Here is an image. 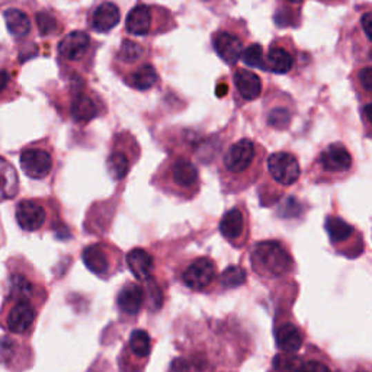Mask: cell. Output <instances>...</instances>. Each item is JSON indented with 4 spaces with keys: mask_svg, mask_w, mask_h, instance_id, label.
Listing matches in <instances>:
<instances>
[{
    "mask_svg": "<svg viewBox=\"0 0 372 372\" xmlns=\"http://www.w3.org/2000/svg\"><path fill=\"white\" fill-rule=\"evenodd\" d=\"M269 372H339L329 355L315 346H307L302 355L280 352L272 360Z\"/></svg>",
    "mask_w": 372,
    "mask_h": 372,
    "instance_id": "cell-12",
    "label": "cell"
},
{
    "mask_svg": "<svg viewBox=\"0 0 372 372\" xmlns=\"http://www.w3.org/2000/svg\"><path fill=\"white\" fill-rule=\"evenodd\" d=\"M128 269L135 277L137 281L148 282L155 280V275L157 271V262L155 255L146 247H134L126 257Z\"/></svg>",
    "mask_w": 372,
    "mask_h": 372,
    "instance_id": "cell-26",
    "label": "cell"
},
{
    "mask_svg": "<svg viewBox=\"0 0 372 372\" xmlns=\"http://www.w3.org/2000/svg\"><path fill=\"white\" fill-rule=\"evenodd\" d=\"M151 298V289L143 285L140 281H130L124 284L118 291L115 302L121 317L124 319H135L143 309L147 307Z\"/></svg>",
    "mask_w": 372,
    "mask_h": 372,
    "instance_id": "cell-21",
    "label": "cell"
},
{
    "mask_svg": "<svg viewBox=\"0 0 372 372\" xmlns=\"http://www.w3.org/2000/svg\"><path fill=\"white\" fill-rule=\"evenodd\" d=\"M8 309H5L3 326L12 333L23 335L28 333L37 322L38 310L41 302L26 298H15L6 301Z\"/></svg>",
    "mask_w": 372,
    "mask_h": 372,
    "instance_id": "cell-19",
    "label": "cell"
},
{
    "mask_svg": "<svg viewBox=\"0 0 372 372\" xmlns=\"http://www.w3.org/2000/svg\"><path fill=\"white\" fill-rule=\"evenodd\" d=\"M222 372H226V371H222Z\"/></svg>",
    "mask_w": 372,
    "mask_h": 372,
    "instance_id": "cell-39",
    "label": "cell"
},
{
    "mask_svg": "<svg viewBox=\"0 0 372 372\" xmlns=\"http://www.w3.org/2000/svg\"><path fill=\"white\" fill-rule=\"evenodd\" d=\"M265 179L259 188V199L264 206L277 204L301 177V166L293 151H275L266 157Z\"/></svg>",
    "mask_w": 372,
    "mask_h": 372,
    "instance_id": "cell-4",
    "label": "cell"
},
{
    "mask_svg": "<svg viewBox=\"0 0 372 372\" xmlns=\"http://www.w3.org/2000/svg\"><path fill=\"white\" fill-rule=\"evenodd\" d=\"M99 46L85 31H73L60 41L57 51L61 61L81 68V72H90Z\"/></svg>",
    "mask_w": 372,
    "mask_h": 372,
    "instance_id": "cell-14",
    "label": "cell"
},
{
    "mask_svg": "<svg viewBox=\"0 0 372 372\" xmlns=\"http://www.w3.org/2000/svg\"><path fill=\"white\" fill-rule=\"evenodd\" d=\"M233 86H234V98L239 104H249L259 99L264 92V84L262 79L249 68L234 66L231 73Z\"/></svg>",
    "mask_w": 372,
    "mask_h": 372,
    "instance_id": "cell-25",
    "label": "cell"
},
{
    "mask_svg": "<svg viewBox=\"0 0 372 372\" xmlns=\"http://www.w3.org/2000/svg\"><path fill=\"white\" fill-rule=\"evenodd\" d=\"M353 89L356 90L362 104L371 102L372 96V66L371 61H365L361 67H356L351 76Z\"/></svg>",
    "mask_w": 372,
    "mask_h": 372,
    "instance_id": "cell-30",
    "label": "cell"
},
{
    "mask_svg": "<svg viewBox=\"0 0 372 372\" xmlns=\"http://www.w3.org/2000/svg\"><path fill=\"white\" fill-rule=\"evenodd\" d=\"M176 26L172 10L159 5H135L126 19V31L135 37H157L173 31Z\"/></svg>",
    "mask_w": 372,
    "mask_h": 372,
    "instance_id": "cell-7",
    "label": "cell"
},
{
    "mask_svg": "<svg viewBox=\"0 0 372 372\" xmlns=\"http://www.w3.org/2000/svg\"><path fill=\"white\" fill-rule=\"evenodd\" d=\"M222 281L227 286H240L246 282V271L236 266L227 268L219 277V284H222Z\"/></svg>",
    "mask_w": 372,
    "mask_h": 372,
    "instance_id": "cell-34",
    "label": "cell"
},
{
    "mask_svg": "<svg viewBox=\"0 0 372 372\" xmlns=\"http://www.w3.org/2000/svg\"><path fill=\"white\" fill-rule=\"evenodd\" d=\"M21 168L26 176L35 181L47 179L54 169L52 150L43 146L25 148L21 153Z\"/></svg>",
    "mask_w": 372,
    "mask_h": 372,
    "instance_id": "cell-23",
    "label": "cell"
},
{
    "mask_svg": "<svg viewBox=\"0 0 372 372\" xmlns=\"http://www.w3.org/2000/svg\"><path fill=\"white\" fill-rule=\"evenodd\" d=\"M273 337L277 349L282 353H298L307 340L306 332L295 322L293 313H278L273 324Z\"/></svg>",
    "mask_w": 372,
    "mask_h": 372,
    "instance_id": "cell-20",
    "label": "cell"
},
{
    "mask_svg": "<svg viewBox=\"0 0 372 372\" xmlns=\"http://www.w3.org/2000/svg\"><path fill=\"white\" fill-rule=\"evenodd\" d=\"M355 159L351 150L343 143H330L319 155L309 169V177L314 184H336L346 181L355 172Z\"/></svg>",
    "mask_w": 372,
    "mask_h": 372,
    "instance_id": "cell-6",
    "label": "cell"
},
{
    "mask_svg": "<svg viewBox=\"0 0 372 372\" xmlns=\"http://www.w3.org/2000/svg\"><path fill=\"white\" fill-rule=\"evenodd\" d=\"M5 21L9 32L13 37L22 38L28 35L31 31V22L30 18L25 15L22 10L18 9H9L5 12Z\"/></svg>",
    "mask_w": 372,
    "mask_h": 372,
    "instance_id": "cell-31",
    "label": "cell"
},
{
    "mask_svg": "<svg viewBox=\"0 0 372 372\" xmlns=\"http://www.w3.org/2000/svg\"><path fill=\"white\" fill-rule=\"evenodd\" d=\"M253 272L262 281H278L295 272V259L284 240L257 242L251 252Z\"/></svg>",
    "mask_w": 372,
    "mask_h": 372,
    "instance_id": "cell-5",
    "label": "cell"
},
{
    "mask_svg": "<svg viewBox=\"0 0 372 372\" xmlns=\"http://www.w3.org/2000/svg\"><path fill=\"white\" fill-rule=\"evenodd\" d=\"M37 25L38 30L43 35H51L59 31V21L56 17H52L48 12H38L37 13Z\"/></svg>",
    "mask_w": 372,
    "mask_h": 372,
    "instance_id": "cell-33",
    "label": "cell"
},
{
    "mask_svg": "<svg viewBox=\"0 0 372 372\" xmlns=\"http://www.w3.org/2000/svg\"><path fill=\"white\" fill-rule=\"evenodd\" d=\"M153 348L155 339L147 330L135 329L119 353V372H143L150 361Z\"/></svg>",
    "mask_w": 372,
    "mask_h": 372,
    "instance_id": "cell-17",
    "label": "cell"
},
{
    "mask_svg": "<svg viewBox=\"0 0 372 372\" xmlns=\"http://www.w3.org/2000/svg\"><path fill=\"white\" fill-rule=\"evenodd\" d=\"M201 2L211 9H219V8H224L227 5H231L234 0H201Z\"/></svg>",
    "mask_w": 372,
    "mask_h": 372,
    "instance_id": "cell-36",
    "label": "cell"
},
{
    "mask_svg": "<svg viewBox=\"0 0 372 372\" xmlns=\"http://www.w3.org/2000/svg\"><path fill=\"white\" fill-rule=\"evenodd\" d=\"M9 80H10L9 73L5 70H0V92H3L6 89Z\"/></svg>",
    "mask_w": 372,
    "mask_h": 372,
    "instance_id": "cell-37",
    "label": "cell"
},
{
    "mask_svg": "<svg viewBox=\"0 0 372 372\" xmlns=\"http://www.w3.org/2000/svg\"><path fill=\"white\" fill-rule=\"evenodd\" d=\"M108 112L105 101L95 90L89 89L84 80L79 79L72 88L70 102H68V115L72 121L80 126H86L90 121L101 118Z\"/></svg>",
    "mask_w": 372,
    "mask_h": 372,
    "instance_id": "cell-15",
    "label": "cell"
},
{
    "mask_svg": "<svg viewBox=\"0 0 372 372\" xmlns=\"http://www.w3.org/2000/svg\"><path fill=\"white\" fill-rule=\"evenodd\" d=\"M17 342L9 337H0V364H9L17 351Z\"/></svg>",
    "mask_w": 372,
    "mask_h": 372,
    "instance_id": "cell-35",
    "label": "cell"
},
{
    "mask_svg": "<svg viewBox=\"0 0 372 372\" xmlns=\"http://www.w3.org/2000/svg\"><path fill=\"white\" fill-rule=\"evenodd\" d=\"M219 234L234 249H244L252 236L251 213L246 202H239L227 210L219 219Z\"/></svg>",
    "mask_w": 372,
    "mask_h": 372,
    "instance_id": "cell-18",
    "label": "cell"
},
{
    "mask_svg": "<svg viewBox=\"0 0 372 372\" xmlns=\"http://www.w3.org/2000/svg\"><path fill=\"white\" fill-rule=\"evenodd\" d=\"M319 2L324 5H330V6H336V5H344L348 0H319Z\"/></svg>",
    "mask_w": 372,
    "mask_h": 372,
    "instance_id": "cell-38",
    "label": "cell"
},
{
    "mask_svg": "<svg viewBox=\"0 0 372 372\" xmlns=\"http://www.w3.org/2000/svg\"><path fill=\"white\" fill-rule=\"evenodd\" d=\"M111 67L124 84L134 90L147 92L156 88L160 81L150 48L130 38L122 39Z\"/></svg>",
    "mask_w": 372,
    "mask_h": 372,
    "instance_id": "cell-2",
    "label": "cell"
},
{
    "mask_svg": "<svg viewBox=\"0 0 372 372\" xmlns=\"http://www.w3.org/2000/svg\"><path fill=\"white\" fill-rule=\"evenodd\" d=\"M264 54L265 50L260 44H249L242 54V59L249 67H256L264 70Z\"/></svg>",
    "mask_w": 372,
    "mask_h": 372,
    "instance_id": "cell-32",
    "label": "cell"
},
{
    "mask_svg": "<svg viewBox=\"0 0 372 372\" xmlns=\"http://www.w3.org/2000/svg\"><path fill=\"white\" fill-rule=\"evenodd\" d=\"M17 223L23 231L35 233L44 228L50 219L51 205L47 199H22L17 205Z\"/></svg>",
    "mask_w": 372,
    "mask_h": 372,
    "instance_id": "cell-22",
    "label": "cell"
},
{
    "mask_svg": "<svg viewBox=\"0 0 372 372\" xmlns=\"http://www.w3.org/2000/svg\"><path fill=\"white\" fill-rule=\"evenodd\" d=\"M150 182L169 197L192 201L201 190V172L189 157L173 155L160 163Z\"/></svg>",
    "mask_w": 372,
    "mask_h": 372,
    "instance_id": "cell-3",
    "label": "cell"
},
{
    "mask_svg": "<svg viewBox=\"0 0 372 372\" xmlns=\"http://www.w3.org/2000/svg\"><path fill=\"white\" fill-rule=\"evenodd\" d=\"M211 44L217 56L227 66H237L246 47L251 44V31L246 21L227 18L213 32Z\"/></svg>",
    "mask_w": 372,
    "mask_h": 372,
    "instance_id": "cell-8",
    "label": "cell"
},
{
    "mask_svg": "<svg viewBox=\"0 0 372 372\" xmlns=\"http://www.w3.org/2000/svg\"><path fill=\"white\" fill-rule=\"evenodd\" d=\"M302 52L297 48L291 37L272 39L264 54V70L275 75H291L301 67Z\"/></svg>",
    "mask_w": 372,
    "mask_h": 372,
    "instance_id": "cell-16",
    "label": "cell"
},
{
    "mask_svg": "<svg viewBox=\"0 0 372 372\" xmlns=\"http://www.w3.org/2000/svg\"><path fill=\"white\" fill-rule=\"evenodd\" d=\"M306 0H278V8L275 10V23L281 28L286 26H298L301 21V6Z\"/></svg>",
    "mask_w": 372,
    "mask_h": 372,
    "instance_id": "cell-28",
    "label": "cell"
},
{
    "mask_svg": "<svg viewBox=\"0 0 372 372\" xmlns=\"http://www.w3.org/2000/svg\"><path fill=\"white\" fill-rule=\"evenodd\" d=\"M141 147L131 131L115 133L106 157V168L114 181H124L131 172L134 164L140 160Z\"/></svg>",
    "mask_w": 372,
    "mask_h": 372,
    "instance_id": "cell-10",
    "label": "cell"
},
{
    "mask_svg": "<svg viewBox=\"0 0 372 372\" xmlns=\"http://www.w3.org/2000/svg\"><path fill=\"white\" fill-rule=\"evenodd\" d=\"M119 19L121 10L118 5H115L114 2H101L98 6H95L90 10L88 25L95 32L108 34L119 23Z\"/></svg>",
    "mask_w": 372,
    "mask_h": 372,
    "instance_id": "cell-27",
    "label": "cell"
},
{
    "mask_svg": "<svg viewBox=\"0 0 372 372\" xmlns=\"http://www.w3.org/2000/svg\"><path fill=\"white\" fill-rule=\"evenodd\" d=\"M294 114V99L289 98L284 92L273 93L265 101V119L268 126L273 130H286L291 126Z\"/></svg>",
    "mask_w": 372,
    "mask_h": 372,
    "instance_id": "cell-24",
    "label": "cell"
},
{
    "mask_svg": "<svg viewBox=\"0 0 372 372\" xmlns=\"http://www.w3.org/2000/svg\"><path fill=\"white\" fill-rule=\"evenodd\" d=\"M324 228L329 234L330 244L336 253L356 259L365 252V240L361 230H358L353 224L348 223L339 215L330 214L324 222Z\"/></svg>",
    "mask_w": 372,
    "mask_h": 372,
    "instance_id": "cell-13",
    "label": "cell"
},
{
    "mask_svg": "<svg viewBox=\"0 0 372 372\" xmlns=\"http://www.w3.org/2000/svg\"><path fill=\"white\" fill-rule=\"evenodd\" d=\"M19 179L15 168L0 157V202L15 198L19 189Z\"/></svg>",
    "mask_w": 372,
    "mask_h": 372,
    "instance_id": "cell-29",
    "label": "cell"
},
{
    "mask_svg": "<svg viewBox=\"0 0 372 372\" xmlns=\"http://www.w3.org/2000/svg\"><path fill=\"white\" fill-rule=\"evenodd\" d=\"M266 157V148L249 137L228 146L218 164L224 194H240L253 186L265 172Z\"/></svg>",
    "mask_w": 372,
    "mask_h": 372,
    "instance_id": "cell-1",
    "label": "cell"
},
{
    "mask_svg": "<svg viewBox=\"0 0 372 372\" xmlns=\"http://www.w3.org/2000/svg\"><path fill=\"white\" fill-rule=\"evenodd\" d=\"M85 266L101 280H109L124 269V255L118 246L109 240L88 244L81 252Z\"/></svg>",
    "mask_w": 372,
    "mask_h": 372,
    "instance_id": "cell-11",
    "label": "cell"
},
{
    "mask_svg": "<svg viewBox=\"0 0 372 372\" xmlns=\"http://www.w3.org/2000/svg\"><path fill=\"white\" fill-rule=\"evenodd\" d=\"M177 281L194 293L210 294L219 282L217 262L210 256H190L175 269Z\"/></svg>",
    "mask_w": 372,
    "mask_h": 372,
    "instance_id": "cell-9",
    "label": "cell"
}]
</instances>
